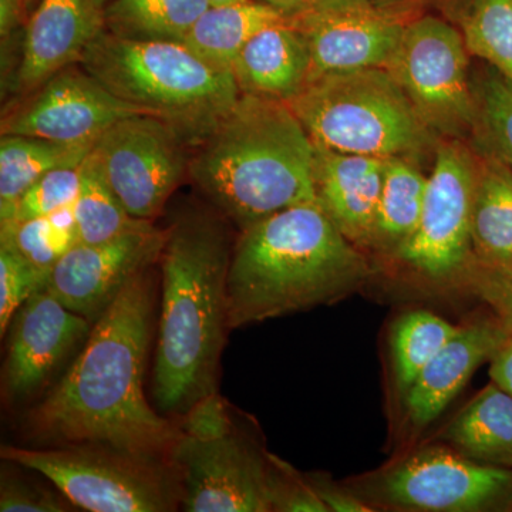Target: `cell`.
Masks as SVG:
<instances>
[{
    "instance_id": "1",
    "label": "cell",
    "mask_w": 512,
    "mask_h": 512,
    "mask_svg": "<svg viewBox=\"0 0 512 512\" xmlns=\"http://www.w3.org/2000/svg\"><path fill=\"white\" fill-rule=\"evenodd\" d=\"M156 285L141 272L94 322L82 352L33 413L39 433L64 444H101L170 461L181 426L144 393Z\"/></svg>"
},
{
    "instance_id": "2",
    "label": "cell",
    "mask_w": 512,
    "mask_h": 512,
    "mask_svg": "<svg viewBox=\"0 0 512 512\" xmlns=\"http://www.w3.org/2000/svg\"><path fill=\"white\" fill-rule=\"evenodd\" d=\"M232 247L224 217L187 208L167 229L161 254V309L151 394L158 409L187 414L217 393L229 328Z\"/></svg>"
},
{
    "instance_id": "3",
    "label": "cell",
    "mask_w": 512,
    "mask_h": 512,
    "mask_svg": "<svg viewBox=\"0 0 512 512\" xmlns=\"http://www.w3.org/2000/svg\"><path fill=\"white\" fill-rule=\"evenodd\" d=\"M370 266L319 201L276 212L242 229L228 272L229 328L336 302Z\"/></svg>"
},
{
    "instance_id": "4",
    "label": "cell",
    "mask_w": 512,
    "mask_h": 512,
    "mask_svg": "<svg viewBox=\"0 0 512 512\" xmlns=\"http://www.w3.org/2000/svg\"><path fill=\"white\" fill-rule=\"evenodd\" d=\"M194 150L192 181L241 229L318 201L316 147L285 101L242 93Z\"/></svg>"
},
{
    "instance_id": "5",
    "label": "cell",
    "mask_w": 512,
    "mask_h": 512,
    "mask_svg": "<svg viewBox=\"0 0 512 512\" xmlns=\"http://www.w3.org/2000/svg\"><path fill=\"white\" fill-rule=\"evenodd\" d=\"M109 92L165 121L194 148L235 106L234 74L181 42L121 39L101 32L79 63Z\"/></svg>"
},
{
    "instance_id": "6",
    "label": "cell",
    "mask_w": 512,
    "mask_h": 512,
    "mask_svg": "<svg viewBox=\"0 0 512 512\" xmlns=\"http://www.w3.org/2000/svg\"><path fill=\"white\" fill-rule=\"evenodd\" d=\"M285 103L315 146L338 153L409 158L430 146L429 126L380 67L319 74Z\"/></svg>"
},
{
    "instance_id": "7",
    "label": "cell",
    "mask_w": 512,
    "mask_h": 512,
    "mask_svg": "<svg viewBox=\"0 0 512 512\" xmlns=\"http://www.w3.org/2000/svg\"><path fill=\"white\" fill-rule=\"evenodd\" d=\"M3 461L46 477L74 505L90 512H168L181 505L180 477L171 461L101 444L49 450L3 446Z\"/></svg>"
},
{
    "instance_id": "8",
    "label": "cell",
    "mask_w": 512,
    "mask_h": 512,
    "mask_svg": "<svg viewBox=\"0 0 512 512\" xmlns=\"http://www.w3.org/2000/svg\"><path fill=\"white\" fill-rule=\"evenodd\" d=\"M463 33L446 20H410L387 72L402 86L430 130L461 136L474 130L476 97Z\"/></svg>"
},
{
    "instance_id": "9",
    "label": "cell",
    "mask_w": 512,
    "mask_h": 512,
    "mask_svg": "<svg viewBox=\"0 0 512 512\" xmlns=\"http://www.w3.org/2000/svg\"><path fill=\"white\" fill-rule=\"evenodd\" d=\"M188 148L165 121L140 113L109 128L92 154L128 214L151 221L188 173Z\"/></svg>"
},
{
    "instance_id": "10",
    "label": "cell",
    "mask_w": 512,
    "mask_h": 512,
    "mask_svg": "<svg viewBox=\"0 0 512 512\" xmlns=\"http://www.w3.org/2000/svg\"><path fill=\"white\" fill-rule=\"evenodd\" d=\"M269 458L234 424L208 436L181 430L170 457L183 490L181 507L188 512L274 511Z\"/></svg>"
},
{
    "instance_id": "11",
    "label": "cell",
    "mask_w": 512,
    "mask_h": 512,
    "mask_svg": "<svg viewBox=\"0 0 512 512\" xmlns=\"http://www.w3.org/2000/svg\"><path fill=\"white\" fill-rule=\"evenodd\" d=\"M476 153L458 143L440 144L427 180L416 231L396 255L431 279L457 278L473 258L471 211Z\"/></svg>"
},
{
    "instance_id": "12",
    "label": "cell",
    "mask_w": 512,
    "mask_h": 512,
    "mask_svg": "<svg viewBox=\"0 0 512 512\" xmlns=\"http://www.w3.org/2000/svg\"><path fill=\"white\" fill-rule=\"evenodd\" d=\"M167 239L151 221L99 244L74 245L49 274L46 288L94 323L141 272L160 262Z\"/></svg>"
},
{
    "instance_id": "13",
    "label": "cell",
    "mask_w": 512,
    "mask_h": 512,
    "mask_svg": "<svg viewBox=\"0 0 512 512\" xmlns=\"http://www.w3.org/2000/svg\"><path fill=\"white\" fill-rule=\"evenodd\" d=\"M140 113L146 111L114 96L82 66H70L3 116L2 134L96 144L114 124Z\"/></svg>"
},
{
    "instance_id": "14",
    "label": "cell",
    "mask_w": 512,
    "mask_h": 512,
    "mask_svg": "<svg viewBox=\"0 0 512 512\" xmlns=\"http://www.w3.org/2000/svg\"><path fill=\"white\" fill-rule=\"evenodd\" d=\"M512 485V471L476 463L448 451L427 448L414 454L384 480L394 504L421 511H474Z\"/></svg>"
},
{
    "instance_id": "15",
    "label": "cell",
    "mask_w": 512,
    "mask_h": 512,
    "mask_svg": "<svg viewBox=\"0 0 512 512\" xmlns=\"http://www.w3.org/2000/svg\"><path fill=\"white\" fill-rule=\"evenodd\" d=\"M93 325L66 308L47 288L30 296L10 323L3 372L9 396L23 399L45 386L74 349L86 343Z\"/></svg>"
},
{
    "instance_id": "16",
    "label": "cell",
    "mask_w": 512,
    "mask_h": 512,
    "mask_svg": "<svg viewBox=\"0 0 512 512\" xmlns=\"http://www.w3.org/2000/svg\"><path fill=\"white\" fill-rule=\"evenodd\" d=\"M292 20L308 40L312 77L370 67L386 69L407 25L402 15L376 6L346 12L308 9Z\"/></svg>"
},
{
    "instance_id": "17",
    "label": "cell",
    "mask_w": 512,
    "mask_h": 512,
    "mask_svg": "<svg viewBox=\"0 0 512 512\" xmlns=\"http://www.w3.org/2000/svg\"><path fill=\"white\" fill-rule=\"evenodd\" d=\"M104 30V9L96 0H42L23 37L18 92L28 96L56 73L82 62Z\"/></svg>"
},
{
    "instance_id": "18",
    "label": "cell",
    "mask_w": 512,
    "mask_h": 512,
    "mask_svg": "<svg viewBox=\"0 0 512 512\" xmlns=\"http://www.w3.org/2000/svg\"><path fill=\"white\" fill-rule=\"evenodd\" d=\"M510 333L500 320H485L460 328L406 392L407 412L414 426L433 423L478 367L490 362Z\"/></svg>"
},
{
    "instance_id": "19",
    "label": "cell",
    "mask_w": 512,
    "mask_h": 512,
    "mask_svg": "<svg viewBox=\"0 0 512 512\" xmlns=\"http://www.w3.org/2000/svg\"><path fill=\"white\" fill-rule=\"evenodd\" d=\"M316 147L318 201L353 244L372 242L386 158L338 153Z\"/></svg>"
},
{
    "instance_id": "20",
    "label": "cell",
    "mask_w": 512,
    "mask_h": 512,
    "mask_svg": "<svg viewBox=\"0 0 512 512\" xmlns=\"http://www.w3.org/2000/svg\"><path fill=\"white\" fill-rule=\"evenodd\" d=\"M313 73L311 49L293 20L252 37L232 64L241 93L289 101Z\"/></svg>"
},
{
    "instance_id": "21",
    "label": "cell",
    "mask_w": 512,
    "mask_h": 512,
    "mask_svg": "<svg viewBox=\"0 0 512 512\" xmlns=\"http://www.w3.org/2000/svg\"><path fill=\"white\" fill-rule=\"evenodd\" d=\"M471 211L473 258L491 268L512 271V168L477 148Z\"/></svg>"
},
{
    "instance_id": "22",
    "label": "cell",
    "mask_w": 512,
    "mask_h": 512,
    "mask_svg": "<svg viewBox=\"0 0 512 512\" xmlns=\"http://www.w3.org/2000/svg\"><path fill=\"white\" fill-rule=\"evenodd\" d=\"M289 20L292 16L258 0L211 5L183 43L208 63L232 72V64L252 37Z\"/></svg>"
},
{
    "instance_id": "23",
    "label": "cell",
    "mask_w": 512,
    "mask_h": 512,
    "mask_svg": "<svg viewBox=\"0 0 512 512\" xmlns=\"http://www.w3.org/2000/svg\"><path fill=\"white\" fill-rule=\"evenodd\" d=\"M94 144L59 143L47 138L2 134L0 138V222L10 220L23 194L56 168L79 167Z\"/></svg>"
},
{
    "instance_id": "24",
    "label": "cell",
    "mask_w": 512,
    "mask_h": 512,
    "mask_svg": "<svg viewBox=\"0 0 512 512\" xmlns=\"http://www.w3.org/2000/svg\"><path fill=\"white\" fill-rule=\"evenodd\" d=\"M447 439L480 463L512 466L511 394L488 384L450 424Z\"/></svg>"
},
{
    "instance_id": "25",
    "label": "cell",
    "mask_w": 512,
    "mask_h": 512,
    "mask_svg": "<svg viewBox=\"0 0 512 512\" xmlns=\"http://www.w3.org/2000/svg\"><path fill=\"white\" fill-rule=\"evenodd\" d=\"M211 0H111L104 28L111 35L148 42H184Z\"/></svg>"
},
{
    "instance_id": "26",
    "label": "cell",
    "mask_w": 512,
    "mask_h": 512,
    "mask_svg": "<svg viewBox=\"0 0 512 512\" xmlns=\"http://www.w3.org/2000/svg\"><path fill=\"white\" fill-rule=\"evenodd\" d=\"M426 177L406 157L384 160L382 191L372 242L399 251L419 225L427 190Z\"/></svg>"
},
{
    "instance_id": "27",
    "label": "cell",
    "mask_w": 512,
    "mask_h": 512,
    "mask_svg": "<svg viewBox=\"0 0 512 512\" xmlns=\"http://www.w3.org/2000/svg\"><path fill=\"white\" fill-rule=\"evenodd\" d=\"M73 211L77 235L82 244L109 241L146 221L137 220L128 214L111 190L92 153L82 164V183Z\"/></svg>"
},
{
    "instance_id": "28",
    "label": "cell",
    "mask_w": 512,
    "mask_h": 512,
    "mask_svg": "<svg viewBox=\"0 0 512 512\" xmlns=\"http://www.w3.org/2000/svg\"><path fill=\"white\" fill-rule=\"evenodd\" d=\"M460 330L429 311L406 313L393 328L392 349L397 384L406 393L421 370Z\"/></svg>"
},
{
    "instance_id": "29",
    "label": "cell",
    "mask_w": 512,
    "mask_h": 512,
    "mask_svg": "<svg viewBox=\"0 0 512 512\" xmlns=\"http://www.w3.org/2000/svg\"><path fill=\"white\" fill-rule=\"evenodd\" d=\"M0 225V242L46 271H52L53 266L79 244L73 205L45 217Z\"/></svg>"
},
{
    "instance_id": "30",
    "label": "cell",
    "mask_w": 512,
    "mask_h": 512,
    "mask_svg": "<svg viewBox=\"0 0 512 512\" xmlns=\"http://www.w3.org/2000/svg\"><path fill=\"white\" fill-rule=\"evenodd\" d=\"M461 33L470 55L512 83V0H471Z\"/></svg>"
},
{
    "instance_id": "31",
    "label": "cell",
    "mask_w": 512,
    "mask_h": 512,
    "mask_svg": "<svg viewBox=\"0 0 512 512\" xmlns=\"http://www.w3.org/2000/svg\"><path fill=\"white\" fill-rule=\"evenodd\" d=\"M473 89L478 148L512 168V83L490 67Z\"/></svg>"
},
{
    "instance_id": "32",
    "label": "cell",
    "mask_w": 512,
    "mask_h": 512,
    "mask_svg": "<svg viewBox=\"0 0 512 512\" xmlns=\"http://www.w3.org/2000/svg\"><path fill=\"white\" fill-rule=\"evenodd\" d=\"M50 271L39 268L0 242V335L5 336L16 312L30 296L46 288Z\"/></svg>"
},
{
    "instance_id": "33",
    "label": "cell",
    "mask_w": 512,
    "mask_h": 512,
    "mask_svg": "<svg viewBox=\"0 0 512 512\" xmlns=\"http://www.w3.org/2000/svg\"><path fill=\"white\" fill-rule=\"evenodd\" d=\"M82 164L79 167L56 168L39 178L20 197L12 217L5 222L45 217L73 205L82 183Z\"/></svg>"
},
{
    "instance_id": "34",
    "label": "cell",
    "mask_w": 512,
    "mask_h": 512,
    "mask_svg": "<svg viewBox=\"0 0 512 512\" xmlns=\"http://www.w3.org/2000/svg\"><path fill=\"white\" fill-rule=\"evenodd\" d=\"M457 278L493 309L497 319L512 333V271L491 268L471 258Z\"/></svg>"
},
{
    "instance_id": "35",
    "label": "cell",
    "mask_w": 512,
    "mask_h": 512,
    "mask_svg": "<svg viewBox=\"0 0 512 512\" xmlns=\"http://www.w3.org/2000/svg\"><path fill=\"white\" fill-rule=\"evenodd\" d=\"M74 505L64 495L40 487L2 470L0 478V511L2 512H66Z\"/></svg>"
},
{
    "instance_id": "36",
    "label": "cell",
    "mask_w": 512,
    "mask_h": 512,
    "mask_svg": "<svg viewBox=\"0 0 512 512\" xmlns=\"http://www.w3.org/2000/svg\"><path fill=\"white\" fill-rule=\"evenodd\" d=\"M493 383L512 396V333L490 360Z\"/></svg>"
},
{
    "instance_id": "37",
    "label": "cell",
    "mask_w": 512,
    "mask_h": 512,
    "mask_svg": "<svg viewBox=\"0 0 512 512\" xmlns=\"http://www.w3.org/2000/svg\"><path fill=\"white\" fill-rule=\"evenodd\" d=\"M312 487L315 488L320 500L325 503L329 511L335 512H363L370 511L366 508L365 504L357 501L352 495L343 493V491L336 490V488L329 487L325 483L319 481H312Z\"/></svg>"
},
{
    "instance_id": "38",
    "label": "cell",
    "mask_w": 512,
    "mask_h": 512,
    "mask_svg": "<svg viewBox=\"0 0 512 512\" xmlns=\"http://www.w3.org/2000/svg\"><path fill=\"white\" fill-rule=\"evenodd\" d=\"M25 16V0H0V35L5 40L22 23Z\"/></svg>"
},
{
    "instance_id": "39",
    "label": "cell",
    "mask_w": 512,
    "mask_h": 512,
    "mask_svg": "<svg viewBox=\"0 0 512 512\" xmlns=\"http://www.w3.org/2000/svg\"><path fill=\"white\" fill-rule=\"evenodd\" d=\"M313 10L320 12H346V10H359L372 8V0H309Z\"/></svg>"
},
{
    "instance_id": "40",
    "label": "cell",
    "mask_w": 512,
    "mask_h": 512,
    "mask_svg": "<svg viewBox=\"0 0 512 512\" xmlns=\"http://www.w3.org/2000/svg\"><path fill=\"white\" fill-rule=\"evenodd\" d=\"M258 2L266 3V5L274 6V8L281 10L288 16L301 15L311 8L309 0H258Z\"/></svg>"
},
{
    "instance_id": "41",
    "label": "cell",
    "mask_w": 512,
    "mask_h": 512,
    "mask_svg": "<svg viewBox=\"0 0 512 512\" xmlns=\"http://www.w3.org/2000/svg\"><path fill=\"white\" fill-rule=\"evenodd\" d=\"M372 2L377 9L403 16L406 10L416 8L417 5L426 2V0H372Z\"/></svg>"
},
{
    "instance_id": "42",
    "label": "cell",
    "mask_w": 512,
    "mask_h": 512,
    "mask_svg": "<svg viewBox=\"0 0 512 512\" xmlns=\"http://www.w3.org/2000/svg\"><path fill=\"white\" fill-rule=\"evenodd\" d=\"M235 2H242V0H211V5H227Z\"/></svg>"
},
{
    "instance_id": "43",
    "label": "cell",
    "mask_w": 512,
    "mask_h": 512,
    "mask_svg": "<svg viewBox=\"0 0 512 512\" xmlns=\"http://www.w3.org/2000/svg\"><path fill=\"white\" fill-rule=\"evenodd\" d=\"M97 5L100 6V8H106L107 5L111 2V0H96Z\"/></svg>"
}]
</instances>
